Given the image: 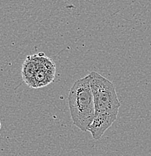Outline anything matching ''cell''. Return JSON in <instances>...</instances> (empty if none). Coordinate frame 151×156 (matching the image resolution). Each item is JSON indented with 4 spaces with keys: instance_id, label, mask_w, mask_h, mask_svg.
Here are the masks:
<instances>
[{
    "instance_id": "3",
    "label": "cell",
    "mask_w": 151,
    "mask_h": 156,
    "mask_svg": "<svg viewBox=\"0 0 151 156\" xmlns=\"http://www.w3.org/2000/svg\"><path fill=\"white\" fill-rule=\"evenodd\" d=\"M117 116L109 114H95V119L88 128L92 138L99 140L102 138L105 131L116 121Z\"/></svg>"
},
{
    "instance_id": "5",
    "label": "cell",
    "mask_w": 151,
    "mask_h": 156,
    "mask_svg": "<svg viewBox=\"0 0 151 156\" xmlns=\"http://www.w3.org/2000/svg\"><path fill=\"white\" fill-rule=\"evenodd\" d=\"M37 62L35 60V55L28 56L24 61L22 67V77L24 82L31 87L32 80L37 71Z\"/></svg>"
},
{
    "instance_id": "6",
    "label": "cell",
    "mask_w": 151,
    "mask_h": 156,
    "mask_svg": "<svg viewBox=\"0 0 151 156\" xmlns=\"http://www.w3.org/2000/svg\"><path fill=\"white\" fill-rule=\"evenodd\" d=\"M0 130H1V121H0Z\"/></svg>"
},
{
    "instance_id": "1",
    "label": "cell",
    "mask_w": 151,
    "mask_h": 156,
    "mask_svg": "<svg viewBox=\"0 0 151 156\" xmlns=\"http://www.w3.org/2000/svg\"><path fill=\"white\" fill-rule=\"evenodd\" d=\"M68 100L73 124L84 132L88 131L95 116V103L89 74L77 80L73 84Z\"/></svg>"
},
{
    "instance_id": "2",
    "label": "cell",
    "mask_w": 151,
    "mask_h": 156,
    "mask_svg": "<svg viewBox=\"0 0 151 156\" xmlns=\"http://www.w3.org/2000/svg\"><path fill=\"white\" fill-rule=\"evenodd\" d=\"M89 75L90 88L93 94L95 114L117 116L121 103L113 84L95 71H92Z\"/></svg>"
},
{
    "instance_id": "4",
    "label": "cell",
    "mask_w": 151,
    "mask_h": 156,
    "mask_svg": "<svg viewBox=\"0 0 151 156\" xmlns=\"http://www.w3.org/2000/svg\"><path fill=\"white\" fill-rule=\"evenodd\" d=\"M37 66H38L37 71L35 72V76H34L33 80H32V85H31V87L32 88L45 87V86L48 85L50 83H51L54 78L55 74L50 72L39 63L37 62Z\"/></svg>"
}]
</instances>
